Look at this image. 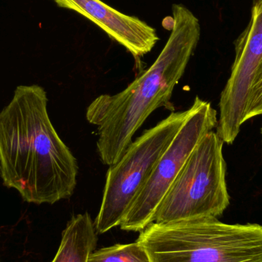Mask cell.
Listing matches in <instances>:
<instances>
[{"instance_id": "3", "label": "cell", "mask_w": 262, "mask_h": 262, "mask_svg": "<svg viewBox=\"0 0 262 262\" xmlns=\"http://www.w3.org/2000/svg\"><path fill=\"white\" fill-rule=\"evenodd\" d=\"M137 242L150 262H262V226L217 218L152 223Z\"/></svg>"}, {"instance_id": "1", "label": "cell", "mask_w": 262, "mask_h": 262, "mask_svg": "<svg viewBox=\"0 0 262 262\" xmlns=\"http://www.w3.org/2000/svg\"><path fill=\"white\" fill-rule=\"evenodd\" d=\"M38 84L19 85L0 112V177L26 203L55 204L73 195L76 158L58 135Z\"/></svg>"}, {"instance_id": "12", "label": "cell", "mask_w": 262, "mask_h": 262, "mask_svg": "<svg viewBox=\"0 0 262 262\" xmlns=\"http://www.w3.org/2000/svg\"><path fill=\"white\" fill-rule=\"evenodd\" d=\"M261 136H262V127H261Z\"/></svg>"}, {"instance_id": "10", "label": "cell", "mask_w": 262, "mask_h": 262, "mask_svg": "<svg viewBox=\"0 0 262 262\" xmlns=\"http://www.w3.org/2000/svg\"><path fill=\"white\" fill-rule=\"evenodd\" d=\"M89 262H150L144 248L136 243L116 244L94 251Z\"/></svg>"}, {"instance_id": "5", "label": "cell", "mask_w": 262, "mask_h": 262, "mask_svg": "<svg viewBox=\"0 0 262 262\" xmlns=\"http://www.w3.org/2000/svg\"><path fill=\"white\" fill-rule=\"evenodd\" d=\"M189 114V108L171 112L131 142L122 157L109 166L101 208L95 221L98 233L104 234L121 226L133 202L147 183L157 162Z\"/></svg>"}, {"instance_id": "6", "label": "cell", "mask_w": 262, "mask_h": 262, "mask_svg": "<svg viewBox=\"0 0 262 262\" xmlns=\"http://www.w3.org/2000/svg\"><path fill=\"white\" fill-rule=\"evenodd\" d=\"M218 124L217 112L209 101L195 97L181 128L157 162L147 183L126 214L121 229L141 232L151 223L158 206L191 152Z\"/></svg>"}, {"instance_id": "4", "label": "cell", "mask_w": 262, "mask_h": 262, "mask_svg": "<svg viewBox=\"0 0 262 262\" xmlns=\"http://www.w3.org/2000/svg\"><path fill=\"white\" fill-rule=\"evenodd\" d=\"M223 143L213 130L203 137L163 197L154 223L218 218L223 215L230 203Z\"/></svg>"}, {"instance_id": "11", "label": "cell", "mask_w": 262, "mask_h": 262, "mask_svg": "<svg viewBox=\"0 0 262 262\" xmlns=\"http://www.w3.org/2000/svg\"><path fill=\"white\" fill-rule=\"evenodd\" d=\"M262 115V61L258 66L252 81L245 121Z\"/></svg>"}, {"instance_id": "8", "label": "cell", "mask_w": 262, "mask_h": 262, "mask_svg": "<svg viewBox=\"0 0 262 262\" xmlns=\"http://www.w3.org/2000/svg\"><path fill=\"white\" fill-rule=\"evenodd\" d=\"M57 6L81 14L139 59L159 41L157 30L135 16L125 15L101 0H53Z\"/></svg>"}, {"instance_id": "2", "label": "cell", "mask_w": 262, "mask_h": 262, "mask_svg": "<svg viewBox=\"0 0 262 262\" xmlns=\"http://www.w3.org/2000/svg\"><path fill=\"white\" fill-rule=\"evenodd\" d=\"M170 35L152 66L122 92L101 95L88 107L86 119L98 129L97 149L101 162L116 163L134 134L157 109H170L176 85L184 75L200 39L198 18L186 6L173 4Z\"/></svg>"}, {"instance_id": "9", "label": "cell", "mask_w": 262, "mask_h": 262, "mask_svg": "<svg viewBox=\"0 0 262 262\" xmlns=\"http://www.w3.org/2000/svg\"><path fill=\"white\" fill-rule=\"evenodd\" d=\"M97 243L98 232L90 214L74 215L63 231L58 252L51 262H89Z\"/></svg>"}, {"instance_id": "7", "label": "cell", "mask_w": 262, "mask_h": 262, "mask_svg": "<svg viewBox=\"0 0 262 262\" xmlns=\"http://www.w3.org/2000/svg\"><path fill=\"white\" fill-rule=\"evenodd\" d=\"M235 45V61L220 97L216 127L217 134L227 144L233 143L246 123L251 87L262 61V0L255 2L249 25Z\"/></svg>"}]
</instances>
